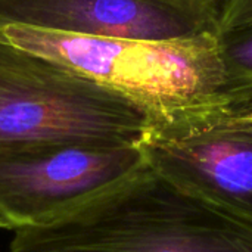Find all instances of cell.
I'll return each instance as SVG.
<instances>
[{"instance_id": "6da1fadb", "label": "cell", "mask_w": 252, "mask_h": 252, "mask_svg": "<svg viewBox=\"0 0 252 252\" xmlns=\"http://www.w3.org/2000/svg\"><path fill=\"white\" fill-rule=\"evenodd\" d=\"M12 232L7 252H252V220L148 165L49 223Z\"/></svg>"}, {"instance_id": "7a4b0ae2", "label": "cell", "mask_w": 252, "mask_h": 252, "mask_svg": "<svg viewBox=\"0 0 252 252\" xmlns=\"http://www.w3.org/2000/svg\"><path fill=\"white\" fill-rule=\"evenodd\" d=\"M152 111L0 35V146H139Z\"/></svg>"}, {"instance_id": "3957f363", "label": "cell", "mask_w": 252, "mask_h": 252, "mask_svg": "<svg viewBox=\"0 0 252 252\" xmlns=\"http://www.w3.org/2000/svg\"><path fill=\"white\" fill-rule=\"evenodd\" d=\"M0 35L117 90L151 111L199 103L229 92L219 53V34L159 43L0 24Z\"/></svg>"}, {"instance_id": "277c9868", "label": "cell", "mask_w": 252, "mask_h": 252, "mask_svg": "<svg viewBox=\"0 0 252 252\" xmlns=\"http://www.w3.org/2000/svg\"><path fill=\"white\" fill-rule=\"evenodd\" d=\"M139 148L154 171L252 220V99L245 89L152 111Z\"/></svg>"}, {"instance_id": "5b68a950", "label": "cell", "mask_w": 252, "mask_h": 252, "mask_svg": "<svg viewBox=\"0 0 252 252\" xmlns=\"http://www.w3.org/2000/svg\"><path fill=\"white\" fill-rule=\"evenodd\" d=\"M145 165L139 146H0V214L12 230L49 223Z\"/></svg>"}, {"instance_id": "8992f818", "label": "cell", "mask_w": 252, "mask_h": 252, "mask_svg": "<svg viewBox=\"0 0 252 252\" xmlns=\"http://www.w3.org/2000/svg\"><path fill=\"white\" fill-rule=\"evenodd\" d=\"M0 24L68 34L185 41L220 32L219 0H0Z\"/></svg>"}, {"instance_id": "52a82bcc", "label": "cell", "mask_w": 252, "mask_h": 252, "mask_svg": "<svg viewBox=\"0 0 252 252\" xmlns=\"http://www.w3.org/2000/svg\"><path fill=\"white\" fill-rule=\"evenodd\" d=\"M217 43L227 90L252 87V22L220 31Z\"/></svg>"}, {"instance_id": "ba28073f", "label": "cell", "mask_w": 252, "mask_h": 252, "mask_svg": "<svg viewBox=\"0 0 252 252\" xmlns=\"http://www.w3.org/2000/svg\"><path fill=\"white\" fill-rule=\"evenodd\" d=\"M220 31L252 22V0H219Z\"/></svg>"}, {"instance_id": "9c48e42d", "label": "cell", "mask_w": 252, "mask_h": 252, "mask_svg": "<svg viewBox=\"0 0 252 252\" xmlns=\"http://www.w3.org/2000/svg\"><path fill=\"white\" fill-rule=\"evenodd\" d=\"M0 229H9V230H12V227H10V224H9V221L0 214Z\"/></svg>"}]
</instances>
